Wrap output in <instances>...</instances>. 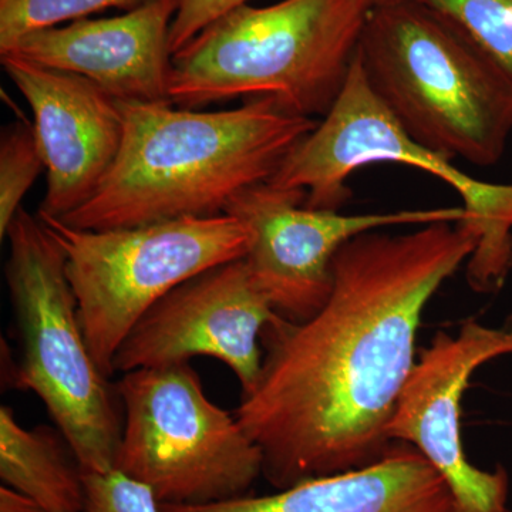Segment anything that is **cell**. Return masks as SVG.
Segmentation results:
<instances>
[{"mask_svg": "<svg viewBox=\"0 0 512 512\" xmlns=\"http://www.w3.org/2000/svg\"><path fill=\"white\" fill-rule=\"evenodd\" d=\"M477 242L463 220L357 235L333 259L323 308L265 330L261 376L235 416L261 448L262 476L275 490L389 453L424 309Z\"/></svg>", "mask_w": 512, "mask_h": 512, "instance_id": "cell-1", "label": "cell"}, {"mask_svg": "<svg viewBox=\"0 0 512 512\" xmlns=\"http://www.w3.org/2000/svg\"><path fill=\"white\" fill-rule=\"evenodd\" d=\"M119 103V154L93 197L59 218L70 227L100 231L225 214L231 198L268 183L318 126L272 97L222 111Z\"/></svg>", "mask_w": 512, "mask_h": 512, "instance_id": "cell-2", "label": "cell"}, {"mask_svg": "<svg viewBox=\"0 0 512 512\" xmlns=\"http://www.w3.org/2000/svg\"><path fill=\"white\" fill-rule=\"evenodd\" d=\"M366 0H282L244 5L173 55V106L272 97L299 116H326L352 67Z\"/></svg>", "mask_w": 512, "mask_h": 512, "instance_id": "cell-3", "label": "cell"}, {"mask_svg": "<svg viewBox=\"0 0 512 512\" xmlns=\"http://www.w3.org/2000/svg\"><path fill=\"white\" fill-rule=\"evenodd\" d=\"M367 83L403 130L451 160L490 167L512 134V84L414 0L376 6L357 46Z\"/></svg>", "mask_w": 512, "mask_h": 512, "instance_id": "cell-4", "label": "cell"}, {"mask_svg": "<svg viewBox=\"0 0 512 512\" xmlns=\"http://www.w3.org/2000/svg\"><path fill=\"white\" fill-rule=\"evenodd\" d=\"M376 163L419 168L460 195L463 221L478 238L466 264L468 285L480 293L498 291L512 269V184L476 180L451 158L414 141L367 83L356 52L338 99L268 183L305 191L311 210L340 211L352 198L349 178Z\"/></svg>", "mask_w": 512, "mask_h": 512, "instance_id": "cell-5", "label": "cell"}, {"mask_svg": "<svg viewBox=\"0 0 512 512\" xmlns=\"http://www.w3.org/2000/svg\"><path fill=\"white\" fill-rule=\"evenodd\" d=\"M6 238V282L23 342L16 389L32 390L45 403L84 473H109L123 421L87 346L62 248L25 208Z\"/></svg>", "mask_w": 512, "mask_h": 512, "instance_id": "cell-6", "label": "cell"}, {"mask_svg": "<svg viewBox=\"0 0 512 512\" xmlns=\"http://www.w3.org/2000/svg\"><path fill=\"white\" fill-rule=\"evenodd\" d=\"M37 217L62 248L87 346L107 379L128 333L158 301L205 271L245 258L254 239L228 214L100 231Z\"/></svg>", "mask_w": 512, "mask_h": 512, "instance_id": "cell-7", "label": "cell"}, {"mask_svg": "<svg viewBox=\"0 0 512 512\" xmlns=\"http://www.w3.org/2000/svg\"><path fill=\"white\" fill-rule=\"evenodd\" d=\"M116 393L124 421L114 470L146 484L160 504L234 500L264 473L261 448L208 399L190 363L123 373Z\"/></svg>", "mask_w": 512, "mask_h": 512, "instance_id": "cell-8", "label": "cell"}, {"mask_svg": "<svg viewBox=\"0 0 512 512\" xmlns=\"http://www.w3.org/2000/svg\"><path fill=\"white\" fill-rule=\"evenodd\" d=\"M306 192L269 183L239 192L225 208L252 231L245 256L252 281L282 319L301 323L332 292L333 259L357 235L394 225L464 220L463 207L343 215L305 207Z\"/></svg>", "mask_w": 512, "mask_h": 512, "instance_id": "cell-9", "label": "cell"}, {"mask_svg": "<svg viewBox=\"0 0 512 512\" xmlns=\"http://www.w3.org/2000/svg\"><path fill=\"white\" fill-rule=\"evenodd\" d=\"M282 320L252 281L245 259H237L195 276L158 301L117 350L114 373L214 357L248 394L262 372V336Z\"/></svg>", "mask_w": 512, "mask_h": 512, "instance_id": "cell-10", "label": "cell"}, {"mask_svg": "<svg viewBox=\"0 0 512 512\" xmlns=\"http://www.w3.org/2000/svg\"><path fill=\"white\" fill-rule=\"evenodd\" d=\"M512 355V315L500 328L467 320L456 336L436 333L404 384L389 424L393 443L413 446L446 480L458 512H507V471L480 470L461 439V402L474 372Z\"/></svg>", "mask_w": 512, "mask_h": 512, "instance_id": "cell-11", "label": "cell"}, {"mask_svg": "<svg viewBox=\"0 0 512 512\" xmlns=\"http://www.w3.org/2000/svg\"><path fill=\"white\" fill-rule=\"evenodd\" d=\"M0 60L32 109L45 160L47 190L37 215L64 218L93 197L119 154L120 103L79 74L10 53Z\"/></svg>", "mask_w": 512, "mask_h": 512, "instance_id": "cell-12", "label": "cell"}, {"mask_svg": "<svg viewBox=\"0 0 512 512\" xmlns=\"http://www.w3.org/2000/svg\"><path fill=\"white\" fill-rule=\"evenodd\" d=\"M180 0H147L124 15L37 30L0 55L86 77L117 101L171 103L170 29Z\"/></svg>", "mask_w": 512, "mask_h": 512, "instance_id": "cell-13", "label": "cell"}, {"mask_svg": "<svg viewBox=\"0 0 512 512\" xmlns=\"http://www.w3.org/2000/svg\"><path fill=\"white\" fill-rule=\"evenodd\" d=\"M161 512H458L446 480L409 444L359 470L311 478L268 495L205 505L160 504Z\"/></svg>", "mask_w": 512, "mask_h": 512, "instance_id": "cell-14", "label": "cell"}, {"mask_svg": "<svg viewBox=\"0 0 512 512\" xmlns=\"http://www.w3.org/2000/svg\"><path fill=\"white\" fill-rule=\"evenodd\" d=\"M0 478L46 512H84V471L63 434L25 429L8 406L0 409Z\"/></svg>", "mask_w": 512, "mask_h": 512, "instance_id": "cell-15", "label": "cell"}, {"mask_svg": "<svg viewBox=\"0 0 512 512\" xmlns=\"http://www.w3.org/2000/svg\"><path fill=\"white\" fill-rule=\"evenodd\" d=\"M446 22L512 84V0H414Z\"/></svg>", "mask_w": 512, "mask_h": 512, "instance_id": "cell-16", "label": "cell"}, {"mask_svg": "<svg viewBox=\"0 0 512 512\" xmlns=\"http://www.w3.org/2000/svg\"><path fill=\"white\" fill-rule=\"evenodd\" d=\"M147 0H0V53L23 36L103 12L133 10Z\"/></svg>", "mask_w": 512, "mask_h": 512, "instance_id": "cell-17", "label": "cell"}, {"mask_svg": "<svg viewBox=\"0 0 512 512\" xmlns=\"http://www.w3.org/2000/svg\"><path fill=\"white\" fill-rule=\"evenodd\" d=\"M43 170L46 165L35 128L20 121L3 128L0 137V237H6L10 222L22 208L23 197Z\"/></svg>", "mask_w": 512, "mask_h": 512, "instance_id": "cell-18", "label": "cell"}, {"mask_svg": "<svg viewBox=\"0 0 512 512\" xmlns=\"http://www.w3.org/2000/svg\"><path fill=\"white\" fill-rule=\"evenodd\" d=\"M84 490V512H161L150 487L117 470L84 473Z\"/></svg>", "mask_w": 512, "mask_h": 512, "instance_id": "cell-19", "label": "cell"}, {"mask_svg": "<svg viewBox=\"0 0 512 512\" xmlns=\"http://www.w3.org/2000/svg\"><path fill=\"white\" fill-rule=\"evenodd\" d=\"M244 5L248 0H180L170 29L171 53L180 52L202 30Z\"/></svg>", "mask_w": 512, "mask_h": 512, "instance_id": "cell-20", "label": "cell"}, {"mask_svg": "<svg viewBox=\"0 0 512 512\" xmlns=\"http://www.w3.org/2000/svg\"><path fill=\"white\" fill-rule=\"evenodd\" d=\"M0 512H46L29 495L15 488L2 485L0 488Z\"/></svg>", "mask_w": 512, "mask_h": 512, "instance_id": "cell-21", "label": "cell"}, {"mask_svg": "<svg viewBox=\"0 0 512 512\" xmlns=\"http://www.w3.org/2000/svg\"><path fill=\"white\" fill-rule=\"evenodd\" d=\"M369 3L370 8H376V6L387 5V3L399 2V0H366Z\"/></svg>", "mask_w": 512, "mask_h": 512, "instance_id": "cell-22", "label": "cell"}]
</instances>
